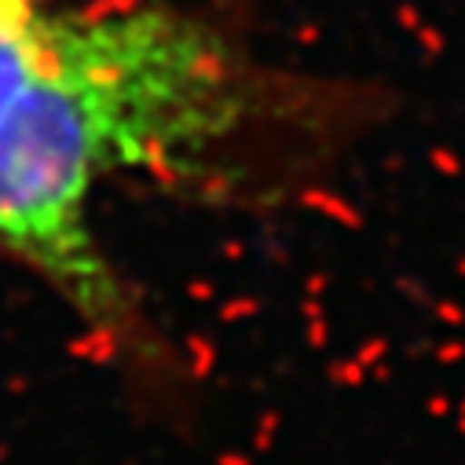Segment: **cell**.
<instances>
[{"label": "cell", "instance_id": "obj_1", "mask_svg": "<svg viewBox=\"0 0 465 465\" xmlns=\"http://www.w3.org/2000/svg\"><path fill=\"white\" fill-rule=\"evenodd\" d=\"M293 106L304 99L187 12L0 0V253L133 344L136 304L92 223L99 191L223 180Z\"/></svg>", "mask_w": 465, "mask_h": 465}]
</instances>
